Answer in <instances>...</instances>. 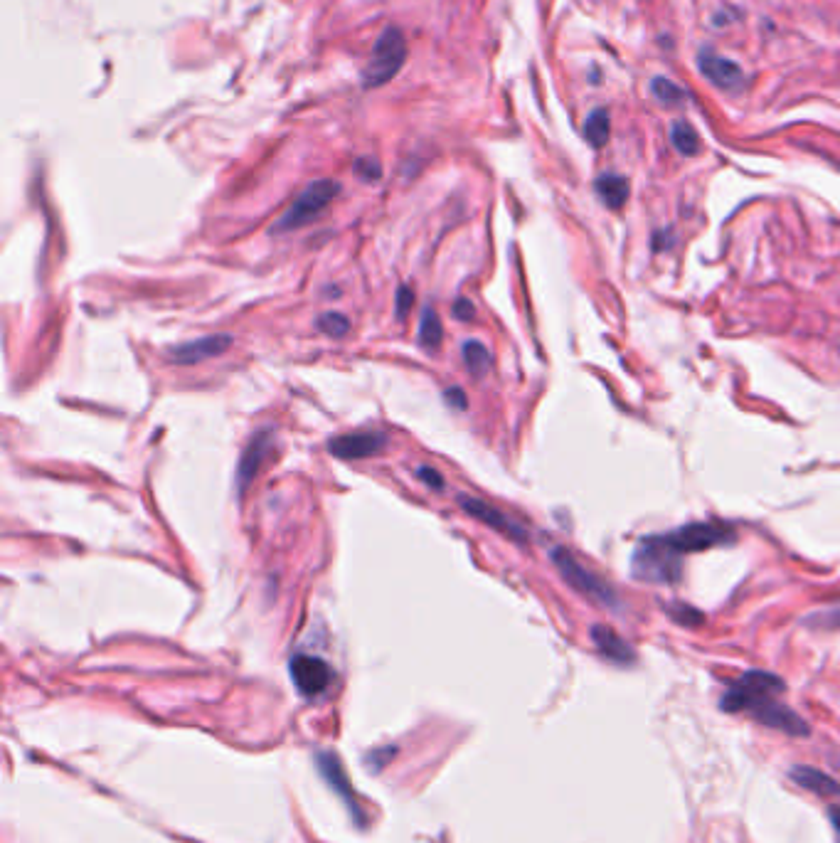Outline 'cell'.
I'll use <instances>...</instances> for the list:
<instances>
[{"mask_svg": "<svg viewBox=\"0 0 840 843\" xmlns=\"http://www.w3.org/2000/svg\"><path fill=\"white\" fill-rule=\"evenodd\" d=\"M631 572L636 580L673 585L683 575V555L675 553L663 540V535H651V538H643L636 548L634 558H631Z\"/></svg>", "mask_w": 840, "mask_h": 843, "instance_id": "obj_1", "label": "cell"}, {"mask_svg": "<svg viewBox=\"0 0 840 843\" xmlns=\"http://www.w3.org/2000/svg\"><path fill=\"white\" fill-rule=\"evenodd\" d=\"M404 62H407V40L400 28H387L377 37L372 57L363 67V87L372 89L392 82L402 72Z\"/></svg>", "mask_w": 840, "mask_h": 843, "instance_id": "obj_2", "label": "cell"}, {"mask_svg": "<svg viewBox=\"0 0 840 843\" xmlns=\"http://www.w3.org/2000/svg\"><path fill=\"white\" fill-rule=\"evenodd\" d=\"M550 560L562 575V580H565L572 590H577L579 595L602 604V607H616V604H619L616 602L614 587H611L609 582H604L602 577L594 575V572H589L584 565H579V560L574 558L567 548H552Z\"/></svg>", "mask_w": 840, "mask_h": 843, "instance_id": "obj_3", "label": "cell"}, {"mask_svg": "<svg viewBox=\"0 0 840 843\" xmlns=\"http://www.w3.org/2000/svg\"><path fill=\"white\" fill-rule=\"evenodd\" d=\"M338 193L340 185L336 180H316V183L306 185L299 198L294 200V205H291V208L281 215V220L276 222L274 232L281 235V232H294L299 230V227H306L308 222L316 220V217L336 200Z\"/></svg>", "mask_w": 840, "mask_h": 843, "instance_id": "obj_4", "label": "cell"}, {"mask_svg": "<svg viewBox=\"0 0 840 843\" xmlns=\"http://www.w3.org/2000/svg\"><path fill=\"white\" fill-rule=\"evenodd\" d=\"M786 691L784 678L769 671H747L732 683L720 698V708L725 713H744L754 701L762 698H776Z\"/></svg>", "mask_w": 840, "mask_h": 843, "instance_id": "obj_5", "label": "cell"}, {"mask_svg": "<svg viewBox=\"0 0 840 843\" xmlns=\"http://www.w3.org/2000/svg\"><path fill=\"white\" fill-rule=\"evenodd\" d=\"M668 545L680 555L703 553V550L717 548V545L735 543V530L725 523H688L663 535Z\"/></svg>", "mask_w": 840, "mask_h": 843, "instance_id": "obj_6", "label": "cell"}, {"mask_svg": "<svg viewBox=\"0 0 840 843\" xmlns=\"http://www.w3.org/2000/svg\"><path fill=\"white\" fill-rule=\"evenodd\" d=\"M747 715H752L757 723H762L764 728L779 730V733L791 735V738H808L811 735V728L799 713H794L791 708H786L784 703H779L776 698H762V701H754L744 710Z\"/></svg>", "mask_w": 840, "mask_h": 843, "instance_id": "obj_7", "label": "cell"}, {"mask_svg": "<svg viewBox=\"0 0 840 843\" xmlns=\"http://www.w3.org/2000/svg\"><path fill=\"white\" fill-rule=\"evenodd\" d=\"M291 681H294L296 691L306 698H316L321 693L328 691V686L333 683V668L326 664L318 656L299 654L291 659L289 664Z\"/></svg>", "mask_w": 840, "mask_h": 843, "instance_id": "obj_8", "label": "cell"}, {"mask_svg": "<svg viewBox=\"0 0 840 843\" xmlns=\"http://www.w3.org/2000/svg\"><path fill=\"white\" fill-rule=\"evenodd\" d=\"M698 67H700V72L705 74L707 82H712L717 89H722V92L735 94V92H740V89H744L742 67L737 65V62L727 60V57L717 55V52L710 50V47L700 50Z\"/></svg>", "mask_w": 840, "mask_h": 843, "instance_id": "obj_9", "label": "cell"}, {"mask_svg": "<svg viewBox=\"0 0 840 843\" xmlns=\"http://www.w3.org/2000/svg\"><path fill=\"white\" fill-rule=\"evenodd\" d=\"M459 506L464 508L469 516L476 518V521L486 523L488 528L498 530V533L508 535L510 540H515V543H528V530L523 526H518L515 521H510L508 516H503L498 508H493L491 503L481 501V498H473V496H466V493H461L459 496Z\"/></svg>", "mask_w": 840, "mask_h": 843, "instance_id": "obj_10", "label": "cell"}, {"mask_svg": "<svg viewBox=\"0 0 840 843\" xmlns=\"http://www.w3.org/2000/svg\"><path fill=\"white\" fill-rule=\"evenodd\" d=\"M232 343H235V338L230 333H217V336H205L198 338V341H188L168 348V358L178 365H195L230 351Z\"/></svg>", "mask_w": 840, "mask_h": 843, "instance_id": "obj_11", "label": "cell"}, {"mask_svg": "<svg viewBox=\"0 0 840 843\" xmlns=\"http://www.w3.org/2000/svg\"><path fill=\"white\" fill-rule=\"evenodd\" d=\"M316 765H318V770H321L323 779H326V782L331 784L333 792H336L338 797L343 799L345 804H348V809L353 811V816H358L360 824H365L363 809H360L358 799L353 797V789H350V779H348V774H345L343 762H340V757L336 755V752L321 750L316 755Z\"/></svg>", "mask_w": 840, "mask_h": 843, "instance_id": "obj_12", "label": "cell"}, {"mask_svg": "<svg viewBox=\"0 0 840 843\" xmlns=\"http://www.w3.org/2000/svg\"><path fill=\"white\" fill-rule=\"evenodd\" d=\"M271 444H274V432H271L269 427H264L254 434L252 442H249L247 449L242 452V459H239V466H237L239 496L249 489V484L254 481L257 471L262 469V461L267 459V454L271 452Z\"/></svg>", "mask_w": 840, "mask_h": 843, "instance_id": "obj_13", "label": "cell"}, {"mask_svg": "<svg viewBox=\"0 0 840 843\" xmlns=\"http://www.w3.org/2000/svg\"><path fill=\"white\" fill-rule=\"evenodd\" d=\"M385 444L387 437L382 432H355L333 437L328 442V452L336 454L338 459H365L380 454Z\"/></svg>", "mask_w": 840, "mask_h": 843, "instance_id": "obj_14", "label": "cell"}, {"mask_svg": "<svg viewBox=\"0 0 840 843\" xmlns=\"http://www.w3.org/2000/svg\"><path fill=\"white\" fill-rule=\"evenodd\" d=\"M592 641H594V646H597L599 654H602L606 661H611V664H616V666L636 664L634 646H631L626 639H621V636L616 634L611 627H606V624H594Z\"/></svg>", "mask_w": 840, "mask_h": 843, "instance_id": "obj_15", "label": "cell"}, {"mask_svg": "<svg viewBox=\"0 0 840 843\" xmlns=\"http://www.w3.org/2000/svg\"><path fill=\"white\" fill-rule=\"evenodd\" d=\"M789 779L799 784L801 789H806V792L816 794V797H823V799L840 797V784L831 777V774L816 770V767L794 765L789 770Z\"/></svg>", "mask_w": 840, "mask_h": 843, "instance_id": "obj_16", "label": "cell"}, {"mask_svg": "<svg viewBox=\"0 0 840 843\" xmlns=\"http://www.w3.org/2000/svg\"><path fill=\"white\" fill-rule=\"evenodd\" d=\"M594 188H597V195L609 210L624 208L631 193L629 180L619 176V173H602V176L597 178V183H594Z\"/></svg>", "mask_w": 840, "mask_h": 843, "instance_id": "obj_17", "label": "cell"}, {"mask_svg": "<svg viewBox=\"0 0 840 843\" xmlns=\"http://www.w3.org/2000/svg\"><path fill=\"white\" fill-rule=\"evenodd\" d=\"M461 355H464L466 370L473 378H483L491 370V351L481 341H466L464 348H461Z\"/></svg>", "mask_w": 840, "mask_h": 843, "instance_id": "obj_18", "label": "cell"}, {"mask_svg": "<svg viewBox=\"0 0 840 843\" xmlns=\"http://www.w3.org/2000/svg\"><path fill=\"white\" fill-rule=\"evenodd\" d=\"M611 134V119L606 109H594L584 121V139L592 143L594 148H602L609 141Z\"/></svg>", "mask_w": 840, "mask_h": 843, "instance_id": "obj_19", "label": "cell"}, {"mask_svg": "<svg viewBox=\"0 0 840 843\" xmlns=\"http://www.w3.org/2000/svg\"><path fill=\"white\" fill-rule=\"evenodd\" d=\"M441 338H444V328H441L437 311H434L432 306H427V309L422 311V323H419V343H422V348H427V351H437Z\"/></svg>", "mask_w": 840, "mask_h": 843, "instance_id": "obj_20", "label": "cell"}, {"mask_svg": "<svg viewBox=\"0 0 840 843\" xmlns=\"http://www.w3.org/2000/svg\"><path fill=\"white\" fill-rule=\"evenodd\" d=\"M671 141L680 156H695L700 151V136L688 121H675L671 129Z\"/></svg>", "mask_w": 840, "mask_h": 843, "instance_id": "obj_21", "label": "cell"}, {"mask_svg": "<svg viewBox=\"0 0 840 843\" xmlns=\"http://www.w3.org/2000/svg\"><path fill=\"white\" fill-rule=\"evenodd\" d=\"M651 92H653V97L658 99V102L666 104V106H678V104H683L685 99H688V92H685L683 87H678V84H673L671 79H666V77L653 79Z\"/></svg>", "mask_w": 840, "mask_h": 843, "instance_id": "obj_22", "label": "cell"}, {"mask_svg": "<svg viewBox=\"0 0 840 843\" xmlns=\"http://www.w3.org/2000/svg\"><path fill=\"white\" fill-rule=\"evenodd\" d=\"M666 614L673 619L675 624H680V627H700V624L705 622V614L685 602L666 604Z\"/></svg>", "mask_w": 840, "mask_h": 843, "instance_id": "obj_23", "label": "cell"}, {"mask_svg": "<svg viewBox=\"0 0 840 843\" xmlns=\"http://www.w3.org/2000/svg\"><path fill=\"white\" fill-rule=\"evenodd\" d=\"M316 326H318V331L326 333V336H331V338H343L345 333L350 331L348 316L338 314V311H326V314L318 316Z\"/></svg>", "mask_w": 840, "mask_h": 843, "instance_id": "obj_24", "label": "cell"}, {"mask_svg": "<svg viewBox=\"0 0 840 843\" xmlns=\"http://www.w3.org/2000/svg\"><path fill=\"white\" fill-rule=\"evenodd\" d=\"M355 173H358V176L363 178L365 183H375V180L382 176V168H380V163L375 161V158L365 156V158H358V161H355Z\"/></svg>", "mask_w": 840, "mask_h": 843, "instance_id": "obj_25", "label": "cell"}, {"mask_svg": "<svg viewBox=\"0 0 840 843\" xmlns=\"http://www.w3.org/2000/svg\"><path fill=\"white\" fill-rule=\"evenodd\" d=\"M412 306H414V291L409 289V286H400V289H397V296H395L397 318L404 321L409 311H412Z\"/></svg>", "mask_w": 840, "mask_h": 843, "instance_id": "obj_26", "label": "cell"}, {"mask_svg": "<svg viewBox=\"0 0 840 843\" xmlns=\"http://www.w3.org/2000/svg\"><path fill=\"white\" fill-rule=\"evenodd\" d=\"M808 624H813V627H823V629L840 627V607H833L831 612H818L816 617L808 619Z\"/></svg>", "mask_w": 840, "mask_h": 843, "instance_id": "obj_27", "label": "cell"}, {"mask_svg": "<svg viewBox=\"0 0 840 843\" xmlns=\"http://www.w3.org/2000/svg\"><path fill=\"white\" fill-rule=\"evenodd\" d=\"M417 476L424 481V484L429 486V489H437V491L444 489V479H441V474H439V471L429 469V466H419Z\"/></svg>", "mask_w": 840, "mask_h": 843, "instance_id": "obj_28", "label": "cell"}, {"mask_svg": "<svg viewBox=\"0 0 840 843\" xmlns=\"http://www.w3.org/2000/svg\"><path fill=\"white\" fill-rule=\"evenodd\" d=\"M454 316L459 318L461 323H469V321H473V316H476V309H473L471 301L459 299V301H456V304H454Z\"/></svg>", "mask_w": 840, "mask_h": 843, "instance_id": "obj_29", "label": "cell"}, {"mask_svg": "<svg viewBox=\"0 0 840 843\" xmlns=\"http://www.w3.org/2000/svg\"><path fill=\"white\" fill-rule=\"evenodd\" d=\"M446 400H449V405H456L459 410H466V395H464V390H459V387L446 390Z\"/></svg>", "mask_w": 840, "mask_h": 843, "instance_id": "obj_30", "label": "cell"}, {"mask_svg": "<svg viewBox=\"0 0 840 843\" xmlns=\"http://www.w3.org/2000/svg\"><path fill=\"white\" fill-rule=\"evenodd\" d=\"M671 232H656V237H653V247L656 249H668L671 245H668V242H671Z\"/></svg>", "mask_w": 840, "mask_h": 843, "instance_id": "obj_31", "label": "cell"}, {"mask_svg": "<svg viewBox=\"0 0 840 843\" xmlns=\"http://www.w3.org/2000/svg\"><path fill=\"white\" fill-rule=\"evenodd\" d=\"M828 819H831L833 829H836V834L840 836V807H831V809H828Z\"/></svg>", "mask_w": 840, "mask_h": 843, "instance_id": "obj_32", "label": "cell"}]
</instances>
